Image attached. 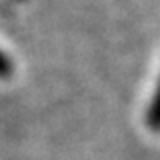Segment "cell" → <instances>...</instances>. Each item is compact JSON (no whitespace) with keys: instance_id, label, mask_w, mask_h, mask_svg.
Masks as SVG:
<instances>
[{"instance_id":"6da1fadb","label":"cell","mask_w":160,"mask_h":160,"mask_svg":"<svg viewBox=\"0 0 160 160\" xmlns=\"http://www.w3.org/2000/svg\"><path fill=\"white\" fill-rule=\"evenodd\" d=\"M150 124H152L154 128H160V90H158V96L154 100L152 104V112H150Z\"/></svg>"},{"instance_id":"7a4b0ae2","label":"cell","mask_w":160,"mask_h":160,"mask_svg":"<svg viewBox=\"0 0 160 160\" xmlns=\"http://www.w3.org/2000/svg\"><path fill=\"white\" fill-rule=\"evenodd\" d=\"M12 74V62L6 54L0 50V78H8Z\"/></svg>"}]
</instances>
